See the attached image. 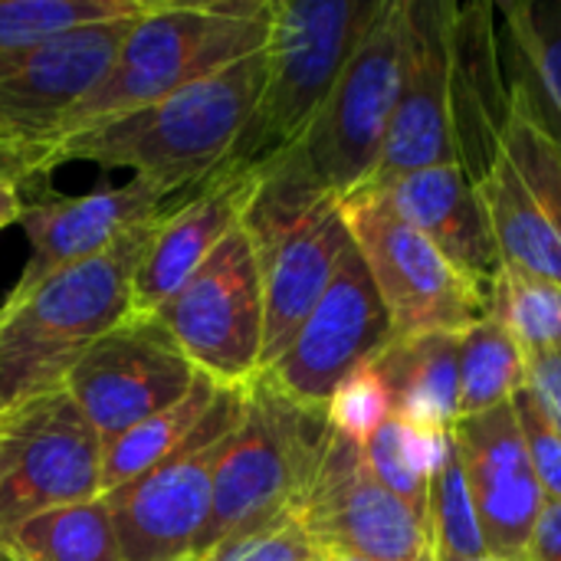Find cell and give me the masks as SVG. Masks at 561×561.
<instances>
[{
  "label": "cell",
  "mask_w": 561,
  "mask_h": 561,
  "mask_svg": "<svg viewBox=\"0 0 561 561\" xmlns=\"http://www.w3.org/2000/svg\"><path fill=\"white\" fill-rule=\"evenodd\" d=\"M270 30L273 0H151V7L131 23L99 89L69 112L59 138L148 108L266 49Z\"/></svg>",
  "instance_id": "3"
},
{
  "label": "cell",
  "mask_w": 561,
  "mask_h": 561,
  "mask_svg": "<svg viewBox=\"0 0 561 561\" xmlns=\"http://www.w3.org/2000/svg\"><path fill=\"white\" fill-rule=\"evenodd\" d=\"M151 316L201 375L247 388L263 365V273L243 224Z\"/></svg>",
  "instance_id": "10"
},
{
  "label": "cell",
  "mask_w": 561,
  "mask_h": 561,
  "mask_svg": "<svg viewBox=\"0 0 561 561\" xmlns=\"http://www.w3.org/2000/svg\"><path fill=\"white\" fill-rule=\"evenodd\" d=\"M513 408H516V421L526 440L529 463L536 470V480L546 500H561V431L539 411V404L533 401L526 388L513 398Z\"/></svg>",
  "instance_id": "34"
},
{
  "label": "cell",
  "mask_w": 561,
  "mask_h": 561,
  "mask_svg": "<svg viewBox=\"0 0 561 561\" xmlns=\"http://www.w3.org/2000/svg\"><path fill=\"white\" fill-rule=\"evenodd\" d=\"M135 20L138 16L89 23L46 39L0 82V138L53 145L69 112L89 99L112 69Z\"/></svg>",
  "instance_id": "16"
},
{
  "label": "cell",
  "mask_w": 561,
  "mask_h": 561,
  "mask_svg": "<svg viewBox=\"0 0 561 561\" xmlns=\"http://www.w3.org/2000/svg\"><path fill=\"white\" fill-rule=\"evenodd\" d=\"M53 145H30L0 138V184H26L36 174H46V158Z\"/></svg>",
  "instance_id": "36"
},
{
  "label": "cell",
  "mask_w": 561,
  "mask_h": 561,
  "mask_svg": "<svg viewBox=\"0 0 561 561\" xmlns=\"http://www.w3.org/2000/svg\"><path fill=\"white\" fill-rule=\"evenodd\" d=\"M102 437L66 388L0 414V536L20 523L102 496Z\"/></svg>",
  "instance_id": "9"
},
{
  "label": "cell",
  "mask_w": 561,
  "mask_h": 561,
  "mask_svg": "<svg viewBox=\"0 0 561 561\" xmlns=\"http://www.w3.org/2000/svg\"><path fill=\"white\" fill-rule=\"evenodd\" d=\"M0 561H33V559H26L23 552H16L13 546H7V542L0 539Z\"/></svg>",
  "instance_id": "39"
},
{
  "label": "cell",
  "mask_w": 561,
  "mask_h": 561,
  "mask_svg": "<svg viewBox=\"0 0 561 561\" xmlns=\"http://www.w3.org/2000/svg\"><path fill=\"white\" fill-rule=\"evenodd\" d=\"M296 516L322 552L365 561H434L427 523L385 490L371 477L362 447L335 431Z\"/></svg>",
  "instance_id": "12"
},
{
  "label": "cell",
  "mask_w": 561,
  "mask_h": 561,
  "mask_svg": "<svg viewBox=\"0 0 561 561\" xmlns=\"http://www.w3.org/2000/svg\"><path fill=\"white\" fill-rule=\"evenodd\" d=\"M322 549L312 542L296 513H286L266 526L247 529L240 536L224 539L214 552L201 561H316Z\"/></svg>",
  "instance_id": "33"
},
{
  "label": "cell",
  "mask_w": 561,
  "mask_h": 561,
  "mask_svg": "<svg viewBox=\"0 0 561 561\" xmlns=\"http://www.w3.org/2000/svg\"><path fill=\"white\" fill-rule=\"evenodd\" d=\"M526 388V352L493 319L460 332V417L510 404Z\"/></svg>",
  "instance_id": "28"
},
{
  "label": "cell",
  "mask_w": 561,
  "mask_h": 561,
  "mask_svg": "<svg viewBox=\"0 0 561 561\" xmlns=\"http://www.w3.org/2000/svg\"><path fill=\"white\" fill-rule=\"evenodd\" d=\"M450 20L447 0H408V59L385 148L362 187L457 161L450 131Z\"/></svg>",
  "instance_id": "15"
},
{
  "label": "cell",
  "mask_w": 561,
  "mask_h": 561,
  "mask_svg": "<svg viewBox=\"0 0 561 561\" xmlns=\"http://www.w3.org/2000/svg\"><path fill=\"white\" fill-rule=\"evenodd\" d=\"M503 266L561 283V151L523 115H510L503 145L477 184Z\"/></svg>",
  "instance_id": "14"
},
{
  "label": "cell",
  "mask_w": 561,
  "mask_h": 561,
  "mask_svg": "<svg viewBox=\"0 0 561 561\" xmlns=\"http://www.w3.org/2000/svg\"><path fill=\"white\" fill-rule=\"evenodd\" d=\"M0 539L33 561H122L118 533L102 496L39 513Z\"/></svg>",
  "instance_id": "27"
},
{
  "label": "cell",
  "mask_w": 561,
  "mask_h": 561,
  "mask_svg": "<svg viewBox=\"0 0 561 561\" xmlns=\"http://www.w3.org/2000/svg\"><path fill=\"white\" fill-rule=\"evenodd\" d=\"M197 375L158 316L131 312L82 352L62 388L108 447L135 424L178 404Z\"/></svg>",
  "instance_id": "11"
},
{
  "label": "cell",
  "mask_w": 561,
  "mask_h": 561,
  "mask_svg": "<svg viewBox=\"0 0 561 561\" xmlns=\"http://www.w3.org/2000/svg\"><path fill=\"white\" fill-rule=\"evenodd\" d=\"M217 388H220L217 381H210L207 375H197L194 388L178 404L158 411L154 417L115 437L102 457V496L131 483L135 477L148 473L164 457H171L197 431V424L204 421V414L210 411L217 398Z\"/></svg>",
  "instance_id": "25"
},
{
  "label": "cell",
  "mask_w": 561,
  "mask_h": 561,
  "mask_svg": "<svg viewBox=\"0 0 561 561\" xmlns=\"http://www.w3.org/2000/svg\"><path fill=\"white\" fill-rule=\"evenodd\" d=\"M266 82V49L148 105L49 148L46 174L69 161L128 168L161 197L197 191L227 161Z\"/></svg>",
  "instance_id": "1"
},
{
  "label": "cell",
  "mask_w": 561,
  "mask_h": 561,
  "mask_svg": "<svg viewBox=\"0 0 561 561\" xmlns=\"http://www.w3.org/2000/svg\"><path fill=\"white\" fill-rule=\"evenodd\" d=\"M447 450H450V434L417 431L394 414L362 444V457L371 477L385 490H391L404 506H411L424 523L431 516V483Z\"/></svg>",
  "instance_id": "26"
},
{
  "label": "cell",
  "mask_w": 561,
  "mask_h": 561,
  "mask_svg": "<svg viewBox=\"0 0 561 561\" xmlns=\"http://www.w3.org/2000/svg\"><path fill=\"white\" fill-rule=\"evenodd\" d=\"M247 388L220 385L197 431L171 457L102 496L118 533L122 561H194L220 457L247 411Z\"/></svg>",
  "instance_id": "8"
},
{
  "label": "cell",
  "mask_w": 561,
  "mask_h": 561,
  "mask_svg": "<svg viewBox=\"0 0 561 561\" xmlns=\"http://www.w3.org/2000/svg\"><path fill=\"white\" fill-rule=\"evenodd\" d=\"M161 214L125 230L105 253L66 266L0 306L3 411L33 394L62 388L82 352L131 316V279Z\"/></svg>",
  "instance_id": "2"
},
{
  "label": "cell",
  "mask_w": 561,
  "mask_h": 561,
  "mask_svg": "<svg viewBox=\"0 0 561 561\" xmlns=\"http://www.w3.org/2000/svg\"><path fill=\"white\" fill-rule=\"evenodd\" d=\"M339 204L355 250L388 309L394 339L460 335L490 316V286L454 266L424 233L401 220L381 194L362 187Z\"/></svg>",
  "instance_id": "7"
},
{
  "label": "cell",
  "mask_w": 561,
  "mask_h": 561,
  "mask_svg": "<svg viewBox=\"0 0 561 561\" xmlns=\"http://www.w3.org/2000/svg\"><path fill=\"white\" fill-rule=\"evenodd\" d=\"M23 210V197H20V184H0V230L16 224Z\"/></svg>",
  "instance_id": "38"
},
{
  "label": "cell",
  "mask_w": 561,
  "mask_h": 561,
  "mask_svg": "<svg viewBox=\"0 0 561 561\" xmlns=\"http://www.w3.org/2000/svg\"><path fill=\"white\" fill-rule=\"evenodd\" d=\"M513 115L496 39V3H454L450 20V131L457 164L480 184Z\"/></svg>",
  "instance_id": "20"
},
{
  "label": "cell",
  "mask_w": 561,
  "mask_h": 561,
  "mask_svg": "<svg viewBox=\"0 0 561 561\" xmlns=\"http://www.w3.org/2000/svg\"><path fill=\"white\" fill-rule=\"evenodd\" d=\"M352 233L335 197L316 204L289 233L260 250L263 273V365L266 371L309 319L322 293L329 289Z\"/></svg>",
  "instance_id": "21"
},
{
  "label": "cell",
  "mask_w": 561,
  "mask_h": 561,
  "mask_svg": "<svg viewBox=\"0 0 561 561\" xmlns=\"http://www.w3.org/2000/svg\"><path fill=\"white\" fill-rule=\"evenodd\" d=\"M325 414H329L332 431L348 437L358 447L394 414L391 394H388V388H385V381H381V375L375 371L371 362L355 368L335 388V394L325 404Z\"/></svg>",
  "instance_id": "32"
},
{
  "label": "cell",
  "mask_w": 561,
  "mask_h": 561,
  "mask_svg": "<svg viewBox=\"0 0 561 561\" xmlns=\"http://www.w3.org/2000/svg\"><path fill=\"white\" fill-rule=\"evenodd\" d=\"M408 59V0H385L312 128L260 174L302 201L348 197L385 148Z\"/></svg>",
  "instance_id": "4"
},
{
  "label": "cell",
  "mask_w": 561,
  "mask_h": 561,
  "mask_svg": "<svg viewBox=\"0 0 561 561\" xmlns=\"http://www.w3.org/2000/svg\"><path fill=\"white\" fill-rule=\"evenodd\" d=\"M365 191L381 194V201L417 233H424L454 266H460L483 286H493L503 260L496 250L490 214L477 181L457 161L431 164Z\"/></svg>",
  "instance_id": "22"
},
{
  "label": "cell",
  "mask_w": 561,
  "mask_h": 561,
  "mask_svg": "<svg viewBox=\"0 0 561 561\" xmlns=\"http://www.w3.org/2000/svg\"><path fill=\"white\" fill-rule=\"evenodd\" d=\"M526 561H561V500H546L526 546Z\"/></svg>",
  "instance_id": "37"
},
{
  "label": "cell",
  "mask_w": 561,
  "mask_h": 561,
  "mask_svg": "<svg viewBox=\"0 0 561 561\" xmlns=\"http://www.w3.org/2000/svg\"><path fill=\"white\" fill-rule=\"evenodd\" d=\"M151 0H0V43L39 46L69 30L141 16Z\"/></svg>",
  "instance_id": "30"
},
{
  "label": "cell",
  "mask_w": 561,
  "mask_h": 561,
  "mask_svg": "<svg viewBox=\"0 0 561 561\" xmlns=\"http://www.w3.org/2000/svg\"><path fill=\"white\" fill-rule=\"evenodd\" d=\"M431 542H434V559H477L490 556L486 539L477 519V506L463 477V467L457 460L454 440L450 450L431 483Z\"/></svg>",
  "instance_id": "31"
},
{
  "label": "cell",
  "mask_w": 561,
  "mask_h": 561,
  "mask_svg": "<svg viewBox=\"0 0 561 561\" xmlns=\"http://www.w3.org/2000/svg\"><path fill=\"white\" fill-rule=\"evenodd\" d=\"M526 391L561 431V348L526 355Z\"/></svg>",
  "instance_id": "35"
},
{
  "label": "cell",
  "mask_w": 561,
  "mask_h": 561,
  "mask_svg": "<svg viewBox=\"0 0 561 561\" xmlns=\"http://www.w3.org/2000/svg\"><path fill=\"white\" fill-rule=\"evenodd\" d=\"M496 39L513 112L561 151V0L496 3Z\"/></svg>",
  "instance_id": "23"
},
{
  "label": "cell",
  "mask_w": 561,
  "mask_h": 561,
  "mask_svg": "<svg viewBox=\"0 0 561 561\" xmlns=\"http://www.w3.org/2000/svg\"><path fill=\"white\" fill-rule=\"evenodd\" d=\"M256 174H217L174 201L154 224L131 279V312H158L243 224Z\"/></svg>",
  "instance_id": "19"
},
{
  "label": "cell",
  "mask_w": 561,
  "mask_h": 561,
  "mask_svg": "<svg viewBox=\"0 0 561 561\" xmlns=\"http://www.w3.org/2000/svg\"><path fill=\"white\" fill-rule=\"evenodd\" d=\"M450 440L477 506L486 552L506 559L526 556L529 536L546 506V493L529 463L513 401L473 417H460L450 431Z\"/></svg>",
  "instance_id": "17"
},
{
  "label": "cell",
  "mask_w": 561,
  "mask_h": 561,
  "mask_svg": "<svg viewBox=\"0 0 561 561\" xmlns=\"http://www.w3.org/2000/svg\"><path fill=\"white\" fill-rule=\"evenodd\" d=\"M174 201L131 178L125 187H95L82 197L46 194L23 204L16 224L30 240V256L10 296H23L53 273L105 253L125 230L168 210Z\"/></svg>",
  "instance_id": "18"
},
{
  "label": "cell",
  "mask_w": 561,
  "mask_h": 561,
  "mask_svg": "<svg viewBox=\"0 0 561 561\" xmlns=\"http://www.w3.org/2000/svg\"><path fill=\"white\" fill-rule=\"evenodd\" d=\"M434 561H526L523 556L519 559H506V556H477V559H434Z\"/></svg>",
  "instance_id": "40"
},
{
  "label": "cell",
  "mask_w": 561,
  "mask_h": 561,
  "mask_svg": "<svg viewBox=\"0 0 561 561\" xmlns=\"http://www.w3.org/2000/svg\"><path fill=\"white\" fill-rule=\"evenodd\" d=\"M394 417L427 434H450L460 421V335L394 339L375 362Z\"/></svg>",
  "instance_id": "24"
},
{
  "label": "cell",
  "mask_w": 561,
  "mask_h": 561,
  "mask_svg": "<svg viewBox=\"0 0 561 561\" xmlns=\"http://www.w3.org/2000/svg\"><path fill=\"white\" fill-rule=\"evenodd\" d=\"M391 339L388 309L352 240L329 289L299 325L289 348L260 375L293 401L325 408L335 388L355 368L375 362Z\"/></svg>",
  "instance_id": "13"
},
{
  "label": "cell",
  "mask_w": 561,
  "mask_h": 561,
  "mask_svg": "<svg viewBox=\"0 0 561 561\" xmlns=\"http://www.w3.org/2000/svg\"><path fill=\"white\" fill-rule=\"evenodd\" d=\"M381 3L273 0L266 82L217 174H256L302 141Z\"/></svg>",
  "instance_id": "5"
},
{
  "label": "cell",
  "mask_w": 561,
  "mask_h": 561,
  "mask_svg": "<svg viewBox=\"0 0 561 561\" xmlns=\"http://www.w3.org/2000/svg\"><path fill=\"white\" fill-rule=\"evenodd\" d=\"M325 408H309L256 375L247 388V411L227 440L214 477L210 516L194 546V561L224 539L296 513L329 444Z\"/></svg>",
  "instance_id": "6"
},
{
  "label": "cell",
  "mask_w": 561,
  "mask_h": 561,
  "mask_svg": "<svg viewBox=\"0 0 561 561\" xmlns=\"http://www.w3.org/2000/svg\"><path fill=\"white\" fill-rule=\"evenodd\" d=\"M490 316L529 352L561 348V283L500 266L490 286Z\"/></svg>",
  "instance_id": "29"
},
{
  "label": "cell",
  "mask_w": 561,
  "mask_h": 561,
  "mask_svg": "<svg viewBox=\"0 0 561 561\" xmlns=\"http://www.w3.org/2000/svg\"><path fill=\"white\" fill-rule=\"evenodd\" d=\"M0 414H3V408H0Z\"/></svg>",
  "instance_id": "42"
},
{
  "label": "cell",
  "mask_w": 561,
  "mask_h": 561,
  "mask_svg": "<svg viewBox=\"0 0 561 561\" xmlns=\"http://www.w3.org/2000/svg\"><path fill=\"white\" fill-rule=\"evenodd\" d=\"M316 561H365V559H355V556H339V552H322Z\"/></svg>",
  "instance_id": "41"
}]
</instances>
